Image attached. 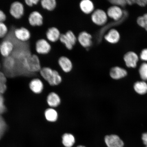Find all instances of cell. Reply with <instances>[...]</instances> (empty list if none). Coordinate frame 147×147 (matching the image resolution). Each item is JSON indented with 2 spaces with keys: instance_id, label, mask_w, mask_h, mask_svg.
Returning a JSON list of instances; mask_svg holds the SVG:
<instances>
[{
  "instance_id": "6da1fadb",
  "label": "cell",
  "mask_w": 147,
  "mask_h": 147,
  "mask_svg": "<svg viewBox=\"0 0 147 147\" xmlns=\"http://www.w3.org/2000/svg\"><path fill=\"white\" fill-rule=\"evenodd\" d=\"M23 64L25 68L31 73L40 71L42 68L39 59L36 55L28 56L25 59Z\"/></svg>"
},
{
  "instance_id": "7a4b0ae2",
  "label": "cell",
  "mask_w": 147,
  "mask_h": 147,
  "mask_svg": "<svg viewBox=\"0 0 147 147\" xmlns=\"http://www.w3.org/2000/svg\"><path fill=\"white\" fill-rule=\"evenodd\" d=\"M59 40L67 49L71 50L76 44L78 38L72 31L69 30L65 34L61 35Z\"/></svg>"
},
{
  "instance_id": "3957f363",
  "label": "cell",
  "mask_w": 147,
  "mask_h": 147,
  "mask_svg": "<svg viewBox=\"0 0 147 147\" xmlns=\"http://www.w3.org/2000/svg\"><path fill=\"white\" fill-rule=\"evenodd\" d=\"M91 20L93 23L99 26H102L107 21L108 16L106 13L101 9L94 10L91 15Z\"/></svg>"
},
{
  "instance_id": "277c9868",
  "label": "cell",
  "mask_w": 147,
  "mask_h": 147,
  "mask_svg": "<svg viewBox=\"0 0 147 147\" xmlns=\"http://www.w3.org/2000/svg\"><path fill=\"white\" fill-rule=\"evenodd\" d=\"M51 46L47 40L41 39L36 42V49L38 54L46 55L48 54L51 50Z\"/></svg>"
},
{
  "instance_id": "5b68a950",
  "label": "cell",
  "mask_w": 147,
  "mask_h": 147,
  "mask_svg": "<svg viewBox=\"0 0 147 147\" xmlns=\"http://www.w3.org/2000/svg\"><path fill=\"white\" fill-rule=\"evenodd\" d=\"M77 38L79 43L84 48H88L92 44V37L90 33L86 31L80 32Z\"/></svg>"
},
{
  "instance_id": "8992f818",
  "label": "cell",
  "mask_w": 147,
  "mask_h": 147,
  "mask_svg": "<svg viewBox=\"0 0 147 147\" xmlns=\"http://www.w3.org/2000/svg\"><path fill=\"white\" fill-rule=\"evenodd\" d=\"M105 142L108 147H123L124 143L118 136L111 135L106 136Z\"/></svg>"
},
{
  "instance_id": "52a82bcc",
  "label": "cell",
  "mask_w": 147,
  "mask_h": 147,
  "mask_svg": "<svg viewBox=\"0 0 147 147\" xmlns=\"http://www.w3.org/2000/svg\"><path fill=\"white\" fill-rule=\"evenodd\" d=\"M24 7L22 3L16 1L13 3L11 5L10 12L12 16L16 19H19L24 13Z\"/></svg>"
},
{
  "instance_id": "ba28073f",
  "label": "cell",
  "mask_w": 147,
  "mask_h": 147,
  "mask_svg": "<svg viewBox=\"0 0 147 147\" xmlns=\"http://www.w3.org/2000/svg\"><path fill=\"white\" fill-rule=\"evenodd\" d=\"M47 102L50 108L58 107L61 104V98L59 95L55 92H51L47 97Z\"/></svg>"
},
{
  "instance_id": "9c48e42d",
  "label": "cell",
  "mask_w": 147,
  "mask_h": 147,
  "mask_svg": "<svg viewBox=\"0 0 147 147\" xmlns=\"http://www.w3.org/2000/svg\"><path fill=\"white\" fill-rule=\"evenodd\" d=\"M59 65L64 73H69L72 71L73 64L71 60L67 57L62 56L58 60Z\"/></svg>"
},
{
  "instance_id": "30bf717a",
  "label": "cell",
  "mask_w": 147,
  "mask_h": 147,
  "mask_svg": "<svg viewBox=\"0 0 147 147\" xmlns=\"http://www.w3.org/2000/svg\"><path fill=\"white\" fill-rule=\"evenodd\" d=\"M124 59L128 67L135 68L136 67L138 61V57L133 51H129L125 55Z\"/></svg>"
},
{
  "instance_id": "8fae6325",
  "label": "cell",
  "mask_w": 147,
  "mask_h": 147,
  "mask_svg": "<svg viewBox=\"0 0 147 147\" xmlns=\"http://www.w3.org/2000/svg\"><path fill=\"white\" fill-rule=\"evenodd\" d=\"M29 24L32 26H40L43 25V18L40 12L34 11L31 13L28 18Z\"/></svg>"
},
{
  "instance_id": "7c38bea8",
  "label": "cell",
  "mask_w": 147,
  "mask_h": 147,
  "mask_svg": "<svg viewBox=\"0 0 147 147\" xmlns=\"http://www.w3.org/2000/svg\"><path fill=\"white\" fill-rule=\"evenodd\" d=\"M61 34L57 28L53 27L48 29L46 36L49 41L55 43L59 40Z\"/></svg>"
},
{
  "instance_id": "4fadbf2b",
  "label": "cell",
  "mask_w": 147,
  "mask_h": 147,
  "mask_svg": "<svg viewBox=\"0 0 147 147\" xmlns=\"http://www.w3.org/2000/svg\"><path fill=\"white\" fill-rule=\"evenodd\" d=\"M14 49V45L12 42L8 40H5L1 44L0 52L5 57L9 56Z\"/></svg>"
},
{
  "instance_id": "5bb4252c",
  "label": "cell",
  "mask_w": 147,
  "mask_h": 147,
  "mask_svg": "<svg viewBox=\"0 0 147 147\" xmlns=\"http://www.w3.org/2000/svg\"><path fill=\"white\" fill-rule=\"evenodd\" d=\"M80 10L84 13L90 14L94 11V5L90 0H82L80 3Z\"/></svg>"
},
{
  "instance_id": "9a60e30c",
  "label": "cell",
  "mask_w": 147,
  "mask_h": 147,
  "mask_svg": "<svg viewBox=\"0 0 147 147\" xmlns=\"http://www.w3.org/2000/svg\"><path fill=\"white\" fill-rule=\"evenodd\" d=\"M14 34L16 38L20 41H27L30 38V32L25 28L22 27L16 29L14 32Z\"/></svg>"
},
{
  "instance_id": "2e32d148",
  "label": "cell",
  "mask_w": 147,
  "mask_h": 147,
  "mask_svg": "<svg viewBox=\"0 0 147 147\" xmlns=\"http://www.w3.org/2000/svg\"><path fill=\"white\" fill-rule=\"evenodd\" d=\"M107 14L110 18L115 21H118L122 17L123 13L119 7L113 5L108 8Z\"/></svg>"
},
{
  "instance_id": "e0dca14e",
  "label": "cell",
  "mask_w": 147,
  "mask_h": 147,
  "mask_svg": "<svg viewBox=\"0 0 147 147\" xmlns=\"http://www.w3.org/2000/svg\"><path fill=\"white\" fill-rule=\"evenodd\" d=\"M127 75V72L126 70L117 67L112 68L110 72V77L115 80H119L123 78Z\"/></svg>"
},
{
  "instance_id": "ac0fdd59",
  "label": "cell",
  "mask_w": 147,
  "mask_h": 147,
  "mask_svg": "<svg viewBox=\"0 0 147 147\" xmlns=\"http://www.w3.org/2000/svg\"><path fill=\"white\" fill-rule=\"evenodd\" d=\"M30 88L33 92L39 94L43 91L44 89V84L39 79L35 78L32 80L30 84Z\"/></svg>"
},
{
  "instance_id": "d6986e66",
  "label": "cell",
  "mask_w": 147,
  "mask_h": 147,
  "mask_svg": "<svg viewBox=\"0 0 147 147\" xmlns=\"http://www.w3.org/2000/svg\"><path fill=\"white\" fill-rule=\"evenodd\" d=\"M45 116L48 122L55 123L58 120L59 115L57 111L55 108H49L45 110Z\"/></svg>"
},
{
  "instance_id": "ffe728a7",
  "label": "cell",
  "mask_w": 147,
  "mask_h": 147,
  "mask_svg": "<svg viewBox=\"0 0 147 147\" xmlns=\"http://www.w3.org/2000/svg\"><path fill=\"white\" fill-rule=\"evenodd\" d=\"M104 38L106 41L109 43L115 44L119 41L120 35L117 30L115 29H112L105 35Z\"/></svg>"
},
{
  "instance_id": "44dd1931",
  "label": "cell",
  "mask_w": 147,
  "mask_h": 147,
  "mask_svg": "<svg viewBox=\"0 0 147 147\" xmlns=\"http://www.w3.org/2000/svg\"><path fill=\"white\" fill-rule=\"evenodd\" d=\"M62 143L65 147H72L75 142L74 136L69 133H64L62 137Z\"/></svg>"
},
{
  "instance_id": "7402d4cb",
  "label": "cell",
  "mask_w": 147,
  "mask_h": 147,
  "mask_svg": "<svg viewBox=\"0 0 147 147\" xmlns=\"http://www.w3.org/2000/svg\"><path fill=\"white\" fill-rule=\"evenodd\" d=\"M62 81V78L59 73L54 69L52 76L47 82L51 86H56L59 85Z\"/></svg>"
},
{
  "instance_id": "603a6c76",
  "label": "cell",
  "mask_w": 147,
  "mask_h": 147,
  "mask_svg": "<svg viewBox=\"0 0 147 147\" xmlns=\"http://www.w3.org/2000/svg\"><path fill=\"white\" fill-rule=\"evenodd\" d=\"M41 5L43 8L49 11H52L56 8L57 3L55 0H42Z\"/></svg>"
},
{
  "instance_id": "cb8c5ba5",
  "label": "cell",
  "mask_w": 147,
  "mask_h": 147,
  "mask_svg": "<svg viewBox=\"0 0 147 147\" xmlns=\"http://www.w3.org/2000/svg\"><path fill=\"white\" fill-rule=\"evenodd\" d=\"M135 91L140 94L143 95L147 92V84L144 82H138L134 84Z\"/></svg>"
},
{
  "instance_id": "d4e9b609",
  "label": "cell",
  "mask_w": 147,
  "mask_h": 147,
  "mask_svg": "<svg viewBox=\"0 0 147 147\" xmlns=\"http://www.w3.org/2000/svg\"><path fill=\"white\" fill-rule=\"evenodd\" d=\"M54 69L48 67H45L41 68L40 73L41 76L47 82L52 76Z\"/></svg>"
},
{
  "instance_id": "484cf974",
  "label": "cell",
  "mask_w": 147,
  "mask_h": 147,
  "mask_svg": "<svg viewBox=\"0 0 147 147\" xmlns=\"http://www.w3.org/2000/svg\"><path fill=\"white\" fill-rule=\"evenodd\" d=\"M140 75L143 80H147V63L142 64L139 70Z\"/></svg>"
},
{
  "instance_id": "4316f807",
  "label": "cell",
  "mask_w": 147,
  "mask_h": 147,
  "mask_svg": "<svg viewBox=\"0 0 147 147\" xmlns=\"http://www.w3.org/2000/svg\"><path fill=\"white\" fill-rule=\"evenodd\" d=\"M6 25L3 23H0V38L4 37L8 32Z\"/></svg>"
},
{
  "instance_id": "83f0119b",
  "label": "cell",
  "mask_w": 147,
  "mask_h": 147,
  "mask_svg": "<svg viewBox=\"0 0 147 147\" xmlns=\"http://www.w3.org/2000/svg\"><path fill=\"white\" fill-rule=\"evenodd\" d=\"M110 3L114 5L124 7L126 5L127 3L125 0H111L109 1Z\"/></svg>"
},
{
  "instance_id": "f1b7e54d",
  "label": "cell",
  "mask_w": 147,
  "mask_h": 147,
  "mask_svg": "<svg viewBox=\"0 0 147 147\" xmlns=\"http://www.w3.org/2000/svg\"><path fill=\"white\" fill-rule=\"evenodd\" d=\"M6 128V125L4 121L2 118L0 117V139L3 135Z\"/></svg>"
},
{
  "instance_id": "f546056e",
  "label": "cell",
  "mask_w": 147,
  "mask_h": 147,
  "mask_svg": "<svg viewBox=\"0 0 147 147\" xmlns=\"http://www.w3.org/2000/svg\"><path fill=\"white\" fill-rule=\"evenodd\" d=\"M137 23L140 26L144 28L145 26V20L143 16H139L137 18Z\"/></svg>"
},
{
  "instance_id": "4dcf8cb0",
  "label": "cell",
  "mask_w": 147,
  "mask_h": 147,
  "mask_svg": "<svg viewBox=\"0 0 147 147\" xmlns=\"http://www.w3.org/2000/svg\"><path fill=\"white\" fill-rule=\"evenodd\" d=\"M38 0H26L25 3L29 7H32L34 5H36L39 2Z\"/></svg>"
},
{
  "instance_id": "1f68e13d",
  "label": "cell",
  "mask_w": 147,
  "mask_h": 147,
  "mask_svg": "<svg viewBox=\"0 0 147 147\" xmlns=\"http://www.w3.org/2000/svg\"><path fill=\"white\" fill-rule=\"evenodd\" d=\"M1 95V94H0V115L4 112L5 110V108L3 105V98Z\"/></svg>"
},
{
  "instance_id": "d6a6232c",
  "label": "cell",
  "mask_w": 147,
  "mask_h": 147,
  "mask_svg": "<svg viewBox=\"0 0 147 147\" xmlns=\"http://www.w3.org/2000/svg\"><path fill=\"white\" fill-rule=\"evenodd\" d=\"M134 3H136L141 7H145L147 5V0H135Z\"/></svg>"
},
{
  "instance_id": "836d02e7",
  "label": "cell",
  "mask_w": 147,
  "mask_h": 147,
  "mask_svg": "<svg viewBox=\"0 0 147 147\" xmlns=\"http://www.w3.org/2000/svg\"><path fill=\"white\" fill-rule=\"evenodd\" d=\"M7 78L5 74L0 71V83L6 84Z\"/></svg>"
},
{
  "instance_id": "e575fe53",
  "label": "cell",
  "mask_w": 147,
  "mask_h": 147,
  "mask_svg": "<svg viewBox=\"0 0 147 147\" xmlns=\"http://www.w3.org/2000/svg\"><path fill=\"white\" fill-rule=\"evenodd\" d=\"M140 58L143 60L147 61V49H143L140 55Z\"/></svg>"
},
{
  "instance_id": "d590c367",
  "label": "cell",
  "mask_w": 147,
  "mask_h": 147,
  "mask_svg": "<svg viewBox=\"0 0 147 147\" xmlns=\"http://www.w3.org/2000/svg\"><path fill=\"white\" fill-rule=\"evenodd\" d=\"M7 89L6 84L0 83V94H3L5 92Z\"/></svg>"
},
{
  "instance_id": "8d00e7d4",
  "label": "cell",
  "mask_w": 147,
  "mask_h": 147,
  "mask_svg": "<svg viewBox=\"0 0 147 147\" xmlns=\"http://www.w3.org/2000/svg\"><path fill=\"white\" fill-rule=\"evenodd\" d=\"M6 16L4 13L0 10V23H3L6 19Z\"/></svg>"
},
{
  "instance_id": "74e56055",
  "label": "cell",
  "mask_w": 147,
  "mask_h": 147,
  "mask_svg": "<svg viewBox=\"0 0 147 147\" xmlns=\"http://www.w3.org/2000/svg\"><path fill=\"white\" fill-rule=\"evenodd\" d=\"M142 138L143 143L147 147V133L143 134Z\"/></svg>"
},
{
  "instance_id": "f35d334b",
  "label": "cell",
  "mask_w": 147,
  "mask_h": 147,
  "mask_svg": "<svg viewBox=\"0 0 147 147\" xmlns=\"http://www.w3.org/2000/svg\"><path fill=\"white\" fill-rule=\"evenodd\" d=\"M143 16L145 18V19H146V20H147V13L144 14Z\"/></svg>"
},
{
  "instance_id": "ab89813d",
  "label": "cell",
  "mask_w": 147,
  "mask_h": 147,
  "mask_svg": "<svg viewBox=\"0 0 147 147\" xmlns=\"http://www.w3.org/2000/svg\"><path fill=\"white\" fill-rule=\"evenodd\" d=\"M77 147H86L85 146H79Z\"/></svg>"
},
{
  "instance_id": "60d3db41",
  "label": "cell",
  "mask_w": 147,
  "mask_h": 147,
  "mask_svg": "<svg viewBox=\"0 0 147 147\" xmlns=\"http://www.w3.org/2000/svg\"><path fill=\"white\" fill-rule=\"evenodd\" d=\"M0 47H1V44H0Z\"/></svg>"
},
{
  "instance_id": "b9f144b4",
  "label": "cell",
  "mask_w": 147,
  "mask_h": 147,
  "mask_svg": "<svg viewBox=\"0 0 147 147\" xmlns=\"http://www.w3.org/2000/svg\"><path fill=\"white\" fill-rule=\"evenodd\" d=\"M0 67H1V65H0Z\"/></svg>"
},
{
  "instance_id": "7bdbcfd3",
  "label": "cell",
  "mask_w": 147,
  "mask_h": 147,
  "mask_svg": "<svg viewBox=\"0 0 147 147\" xmlns=\"http://www.w3.org/2000/svg\"></svg>"
}]
</instances>
